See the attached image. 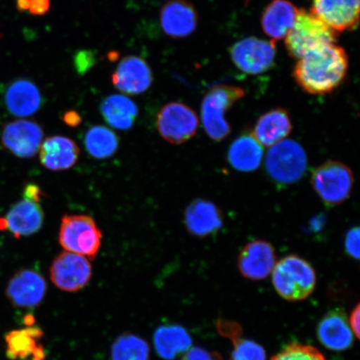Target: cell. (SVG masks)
<instances>
[{
    "instance_id": "1",
    "label": "cell",
    "mask_w": 360,
    "mask_h": 360,
    "mask_svg": "<svg viewBox=\"0 0 360 360\" xmlns=\"http://www.w3.org/2000/svg\"><path fill=\"white\" fill-rule=\"evenodd\" d=\"M349 69V57L335 43L319 44L296 63L294 78L305 93L326 96L343 83Z\"/></svg>"
},
{
    "instance_id": "2",
    "label": "cell",
    "mask_w": 360,
    "mask_h": 360,
    "mask_svg": "<svg viewBox=\"0 0 360 360\" xmlns=\"http://www.w3.org/2000/svg\"><path fill=\"white\" fill-rule=\"evenodd\" d=\"M274 290L283 300L307 299L316 286L317 276L312 265L299 255L285 256L276 264L272 271Z\"/></svg>"
},
{
    "instance_id": "3",
    "label": "cell",
    "mask_w": 360,
    "mask_h": 360,
    "mask_svg": "<svg viewBox=\"0 0 360 360\" xmlns=\"http://www.w3.org/2000/svg\"><path fill=\"white\" fill-rule=\"evenodd\" d=\"M245 96L244 89L232 85H218L206 93L201 103V120L212 141H222L231 134V124L225 114Z\"/></svg>"
},
{
    "instance_id": "4",
    "label": "cell",
    "mask_w": 360,
    "mask_h": 360,
    "mask_svg": "<svg viewBox=\"0 0 360 360\" xmlns=\"http://www.w3.org/2000/svg\"><path fill=\"white\" fill-rule=\"evenodd\" d=\"M58 240L65 251L94 259L101 249L102 232L89 215H65Z\"/></svg>"
},
{
    "instance_id": "5",
    "label": "cell",
    "mask_w": 360,
    "mask_h": 360,
    "mask_svg": "<svg viewBox=\"0 0 360 360\" xmlns=\"http://www.w3.org/2000/svg\"><path fill=\"white\" fill-rule=\"evenodd\" d=\"M307 155L295 141L283 139L270 148L265 159V169L274 182L283 186L300 181L307 169Z\"/></svg>"
},
{
    "instance_id": "6",
    "label": "cell",
    "mask_w": 360,
    "mask_h": 360,
    "mask_svg": "<svg viewBox=\"0 0 360 360\" xmlns=\"http://www.w3.org/2000/svg\"><path fill=\"white\" fill-rule=\"evenodd\" d=\"M354 180L352 170L342 162L335 160L318 166L311 174L314 191L330 206L340 205L349 199Z\"/></svg>"
},
{
    "instance_id": "7",
    "label": "cell",
    "mask_w": 360,
    "mask_h": 360,
    "mask_svg": "<svg viewBox=\"0 0 360 360\" xmlns=\"http://www.w3.org/2000/svg\"><path fill=\"white\" fill-rule=\"evenodd\" d=\"M337 33L304 8H299L294 25L285 37L288 52L299 58L319 44L335 43Z\"/></svg>"
},
{
    "instance_id": "8",
    "label": "cell",
    "mask_w": 360,
    "mask_h": 360,
    "mask_svg": "<svg viewBox=\"0 0 360 360\" xmlns=\"http://www.w3.org/2000/svg\"><path fill=\"white\" fill-rule=\"evenodd\" d=\"M156 125L165 141L173 145H181L195 136L200 121L190 106L180 102H170L160 110Z\"/></svg>"
},
{
    "instance_id": "9",
    "label": "cell",
    "mask_w": 360,
    "mask_h": 360,
    "mask_svg": "<svg viewBox=\"0 0 360 360\" xmlns=\"http://www.w3.org/2000/svg\"><path fill=\"white\" fill-rule=\"evenodd\" d=\"M231 60L243 73L251 75L264 74L271 70L276 58V43L272 40L248 37L229 49Z\"/></svg>"
},
{
    "instance_id": "10",
    "label": "cell",
    "mask_w": 360,
    "mask_h": 360,
    "mask_svg": "<svg viewBox=\"0 0 360 360\" xmlns=\"http://www.w3.org/2000/svg\"><path fill=\"white\" fill-rule=\"evenodd\" d=\"M92 266L84 256L62 252L53 259L51 280L58 289L73 292L84 289L92 278Z\"/></svg>"
},
{
    "instance_id": "11",
    "label": "cell",
    "mask_w": 360,
    "mask_h": 360,
    "mask_svg": "<svg viewBox=\"0 0 360 360\" xmlns=\"http://www.w3.org/2000/svg\"><path fill=\"white\" fill-rule=\"evenodd\" d=\"M47 283L41 274L32 269H22L8 281L6 295L15 307L34 309L43 302Z\"/></svg>"
},
{
    "instance_id": "12",
    "label": "cell",
    "mask_w": 360,
    "mask_h": 360,
    "mask_svg": "<svg viewBox=\"0 0 360 360\" xmlns=\"http://www.w3.org/2000/svg\"><path fill=\"white\" fill-rule=\"evenodd\" d=\"M44 130L34 121L18 120L8 123L2 130L1 143L7 150L21 159H30L39 151Z\"/></svg>"
},
{
    "instance_id": "13",
    "label": "cell",
    "mask_w": 360,
    "mask_h": 360,
    "mask_svg": "<svg viewBox=\"0 0 360 360\" xmlns=\"http://www.w3.org/2000/svg\"><path fill=\"white\" fill-rule=\"evenodd\" d=\"M360 0H313L310 12L335 33L353 31L359 20Z\"/></svg>"
},
{
    "instance_id": "14",
    "label": "cell",
    "mask_w": 360,
    "mask_h": 360,
    "mask_svg": "<svg viewBox=\"0 0 360 360\" xmlns=\"http://www.w3.org/2000/svg\"><path fill=\"white\" fill-rule=\"evenodd\" d=\"M276 255L270 243L256 240L246 244L238 254L237 264L243 276L253 281H263L272 273Z\"/></svg>"
},
{
    "instance_id": "15",
    "label": "cell",
    "mask_w": 360,
    "mask_h": 360,
    "mask_svg": "<svg viewBox=\"0 0 360 360\" xmlns=\"http://www.w3.org/2000/svg\"><path fill=\"white\" fill-rule=\"evenodd\" d=\"M112 83L120 92L136 96L147 91L153 83L150 65L142 58L124 57L112 75Z\"/></svg>"
},
{
    "instance_id": "16",
    "label": "cell",
    "mask_w": 360,
    "mask_h": 360,
    "mask_svg": "<svg viewBox=\"0 0 360 360\" xmlns=\"http://www.w3.org/2000/svg\"><path fill=\"white\" fill-rule=\"evenodd\" d=\"M44 221V213L39 202L24 199L17 202L6 217L0 219V231H10L17 238L30 236L40 231Z\"/></svg>"
},
{
    "instance_id": "17",
    "label": "cell",
    "mask_w": 360,
    "mask_h": 360,
    "mask_svg": "<svg viewBox=\"0 0 360 360\" xmlns=\"http://www.w3.org/2000/svg\"><path fill=\"white\" fill-rule=\"evenodd\" d=\"M198 13L187 0H169L160 11V25L171 38H186L195 32L198 25Z\"/></svg>"
},
{
    "instance_id": "18",
    "label": "cell",
    "mask_w": 360,
    "mask_h": 360,
    "mask_svg": "<svg viewBox=\"0 0 360 360\" xmlns=\"http://www.w3.org/2000/svg\"><path fill=\"white\" fill-rule=\"evenodd\" d=\"M184 223L188 231L196 237L204 238L217 233L222 229L224 215L214 202L195 200L191 202L184 213Z\"/></svg>"
},
{
    "instance_id": "19",
    "label": "cell",
    "mask_w": 360,
    "mask_h": 360,
    "mask_svg": "<svg viewBox=\"0 0 360 360\" xmlns=\"http://www.w3.org/2000/svg\"><path fill=\"white\" fill-rule=\"evenodd\" d=\"M44 331L31 326L7 333L4 336L6 356L12 360H45L46 352L41 343Z\"/></svg>"
},
{
    "instance_id": "20",
    "label": "cell",
    "mask_w": 360,
    "mask_h": 360,
    "mask_svg": "<svg viewBox=\"0 0 360 360\" xmlns=\"http://www.w3.org/2000/svg\"><path fill=\"white\" fill-rule=\"evenodd\" d=\"M319 342L328 349L341 352L352 347L354 333L343 310H331L321 319L317 326Z\"/></svg>"
},
{
    "instance_id": "21",
    "label": "cell",
    "mask_w": 360,
    "mask_h": 360,
    "mask_svg": "<svg viewBox=\"0 0 360 360\" xmlns=\"http://www.w3.org/2000/svg\"><path fill=\"white\" fill-rule=\"evenodd\" d=\"M43 98L32 81L19 79L13 81L4 93V103L11 115L25 118L37 112L42 106Z\"/></svg>"
},
{
    "instance_id": "22",
    "label": "cell",
    "mask_w": 360,
    "mask_h": 360,
    "mask_svg": "<svg viewBox=\"0 0 360 360\" xmlns=\"http://www.w3.org/2000/svg\"><path fill=\"white\" fill-rule=\"evenodd\" d=\"M79 148L71 139L60 136L49 137L39 148V159L45 168L53 171L69 169L76 164Z\"/></svg>"
},
{
    "instance_id": "23",
    "label": "cell",
    "mask_w": 360,
    "mask_h": 360,
    "mask_svg": "<svg viewBox=\"0 0 360 360\" xmlns=\"http://www.w3.org/2000/svg\"><path fill=\"white\" fill-rule=\"evenodd\" d=\"M299 8L289 0H273L261 18V26L265 34L277 42L285 39L295 24Z\"/></svg>"
},
{
    "instance_id": "24",
    "label": "cell",
    "mask_w": 360,
    "mask_h": 360,
    "mask_svg": "<svg viewBox=\"0 0 360 360\" xmlns=\"http://www.w3.org/2000/svg\"><path fill=\"white\" fill-rule=\"evenodd\" d=\"M292 128L289 112L277 108L259 117L252 134L261 146L272 147L289 136Z\"/></svg>"
},
{
    "instance_id": "25",
    "label": "cell",
    "mask_w": 360,
    "mask_h": 360,
    "mask_svg": "<svg viewBox=\"0 0 360 360\" xmlns=\"http://www.w3.org/2000/svg\"><path fill=\"white\" fill-rule=\"evenodd\" d=\"M264 156L262 146L250 131L243 133L229 148V164L240 172L249 173L259 169Z\"/></svg>"
},
{
    "instance_id": "26",
    "label": "cell",
    "mask_w": 360,
    "mask_h": 360,
    "mask_svg": "<svg viewBox=\"0 0 360 360\" xmlns=\"http://www.w3.org/2000/svg\"><path fill=\"white\" fill-rule=\"evenodd\" d=\"M192 339L182 326L167 325L157 328L154 335L156 353L161 359L173 360L191 348Z\"/></svg>"
},
{
    "instance_id": "27",
    "label": "cell",
    "mask_w": 360,
    "mask_h": 360,
    "mask_svg": "<svg viewBox=\"0 0 360 360\" xmlns=\"http://www.w3.org/2000/svg\"><path fill=\"white\" fill-rule=\"evenodd\" d=\"M101 114L111 127L127 130L132 128L139 115L136 103L121 94H112L101 103Z\"/></svg>"
},
{
    "instance_id": "28",
    "label": "cell",
    "mask_w": 360,
    "mask_h": 360,
    "mask_svg": "<svg viewBox=\"0 0 360 360\" xmlns=\"http://www.w3.org/2000/svg\"><path fill=\"white\" fill-rule=\"evenodd\" d=\"M84 146L90 155L105 160L114 155L118 150L119 138L105 126H93L85 134Z\"/></svg>"
},
{
    "instance_id": "29",
    "label": "cell",
    "mask_w": 360,
    "mask_h": 360,
    "mask_svg": "<svg viewBox=\"0 0 360 360\" xmlns=\"http://www.w3.org/2000/svg\"><path fill=\"white\" fill-rule=\"evenodd\" d=\"M110 355L111 360H150V349L141 337L125 333L112 343Z\"/></svg>"
},
{
    "instance_id": "30",
    "label": "cell",
    "mask_w": 360,
    "mask_h": 360,
    "mask_svg": "<svg viewBox=\"0 0 360 360\" xmlns=\"http://www.w3.org/2000/svg\"><path fill=\"white\" fill-rule=\"evenodd\" d=\"M225 338L231 340L233 345L231 360H266V352L262 346L253 340L244 339L240 326L233 328Z\"/></svg>"
},
{
    "instance_id": "31",
    "label": "cell",
    "mask_w": 360,
    "mask_h": 360,
    "mask_svg": "<svg viewBox=\"0 0 360 360\" xmlns=\"http://www.w3.org/2000/svg\"><path fill=\"white\" fill-rule=\"evenodd\" d=\"M270 360H326V359L321 351L313 346L292 342Z\"/></svg>"
},
{
    "instance_id": "32",
    "label": "cell",
    "mask_w": 360,
    "mask_h": 360,
    "mask_svg": "<svg viewBox=\"0 0 360 360\" xmlns=\"http://www.w3.org/2000/svg\"><path fill=\"white\" fill-rule=\"evenodd\" d=\"M346 254L355 260L359 259V227H353L346 233L345 238Z\"/></svg>"
},
{
    "instance_id": "33",
    "label": "cell",
    "mask_w": 360,
    "mask_h": 360,
    "mask_svg": "<svg viewBox=\"0 0 360 360\" xmlns=\"http://www.w3.org/2000/svg\"><path fill=\"white\" fill-rule=\"evenodd\" d=\"M96 61V58L94 52L89 51H79L75 56V69L79 74L84 75L94 67Z\"/></svg>"
},
{
    "instance_id": "34",
    "label": "cell",
    "mask_w": 360,
    "mask_h": 360,
    "mask_svg": "<svg viewBox=\"0 0 360 360\" xmlns=\"http://www.w3.org/2000/svg\"><path fill=\"white\" fill-rule=\"evenodd\" d=\"M181 360H224L222 355L201 347L188 349L184 354Z\"/></svg>"
},
{
    "instance_id": "35",
    "label": "cell",
    "mask_w": 360,
    "mask_h": 360,
    "mask_svg": "<svg viewBox=\"0 0 360 360\" xmlns=\"http://www.w3.org/2000/svg\"><path fill=\"white\" fill-rule=\"evenodd\" d=\"M51 8V0H30L28 11L33 15L42 16Z\"/></svg>"
},
{
    "instance_id": "36",
    "label": "cell",
    "mask_w": 360,
    "mask_h": 360,
    "mask_svg": "<svg viewBox=\"0 0 360 360\" xmlns=\"http://www.w3.org/2000/svg\"><path fill=\"white\" fill-rule=\"evenodd\" d=\"M43 196H44V193L42 191L41 188L36 186L34 184H30L25 188L24 197L26 200L39 202Z\"/></svg>"
},
{
    "instance_id": "37",
    "label": "cell",
    "mask_w": 360,
    "mask_h": 360,
    "mask_svg": "<svg viewBox=\"0 0 360 360\" xmlns=\"http://www.w3.org/2000/svg\"><path fill=\"white\" fill-rule=\"evenodd\" d=\"M360 306L358 304L355 306V308L352 310L349 315V323L352 330L354 335L356 336L357 339H359V328H360Z\"/></svg>"
},
{
    "instance_id": "38",
    "label": "cell",
    "mask_w": 360,
    "mask_h": 360,
    "mask_svg": "<svg viewBox=\"0 0 360 360\" xmlns=\"http://www.w3.org/2000/svg\"><path fill=\"white\" fill-rule=\"evenodd\" d=\"M63 121L70 127H78L81 124V116L78 112L75 110H70L65 112L63 116Z\"/></svg>"
},
{
    "instance_id": "39",
    "label": "cell",
    "mask_w": 360,
    "mask_h": 360,
    "mask_svg": "<svg viewBox=\"0 0 360 360\" xmlns=\"http://www.w3.org/2000/svg\"><path fill=\"white\" fill-rule=\"evenodd\" d=\"M30 0H16V6L20 12L28 11Z\"/></svg>"
},
{
    "instance_id": "40",
    "label": "cell",
    "mask_w": 360,
    "mask_h": 360,
    "mask_svg": "<svg viewBox=\"0 0 360 360\" xmlns=\"http://www.w3.org/2000/svg\"><path fill=\"white\" fill-rule=\"evenodd\" d=\"M250 1L251 0H245V6H248V4H249Z\"/></svg>"
},
{
    "instance_id": "41",
    "label": "cell",
    "mask_w": 360,
    "mask_h": 360,
    "mask_svg": "<svg viewBox=\"0 0 360 360\" xmlns=\"http://www.w3.org/2000/svg\"><path fill=\"white\" fill-rule=\"evenodd\" d=\"M0 38H1V36H0Z\"/></svg>"
}]
</instances>
